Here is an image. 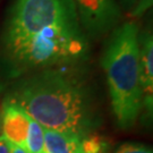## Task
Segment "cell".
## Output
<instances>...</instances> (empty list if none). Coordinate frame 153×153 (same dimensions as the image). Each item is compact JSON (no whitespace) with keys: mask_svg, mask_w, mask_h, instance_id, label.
<instances>
[{"mask_svg":"<svg viewBox=\"0 0 153 153\" xmlns=\"http://www.w3.org/2000/svg\"><path fill=\"white\" fill-rule=\"evenodd\" d=\"M24 150L27 153H45L44 150V127L34 119H30Z\"/></svg>","mask_w":153,"mask_h":153,"instance_id":"obj_9","label":"cell"},{"mask_svg":"<svg viewBox=\"0 0 153 153\" xmlns=\"http://www.w3.org/2000/svg\"><path fill=\"white\" fill-rule=\"evenodd\" d=\"M5 100L16 103L44 128L78 137L94 133L101 123L92 91L67 66L24 75Z\"/></svg>","mask_w":153,"mask_h":153,"instance_id":"obj_1","label":"cell"},{"mask_svg":"<svg viewBox=\"0 0 153 153\" xmlns=\"http://www.w3.org/2000/svg\"><path fill=\"white\" fill-rule=\"evenodd\" d=\"M108 142L102 136L91 133L81 138L78 153H107Z\"/></svg>","mask_w":153,"mask_h":153,"instance_id":"obj_10","label":"cell"},{"mask_svg":"<svg viewBox=\"0 0 153 153\" xmlns=\"http://www.w3.org/2000/svg\"><path fill=\"white\" fill-rule=\"evenodd\" d=\"M82 137L44 128L45 153H78Z\"/></svg>","mask_w":153,"mask_h":153,"instance_id":"obj_8","label":"cell"},{"mask_svg":"<svg viewBox=\"0 0 153 153\" xmlns=\"http://www.w3.org/2000/svg\"><path fill=\"white\" fill-rule=\"evenodd\" d=\"M0 153H10L9 143L2 136H0Z\"/></svg>","mask_w":153,"mask_h":153,"instance_id":"obj_14","label":"cell"},{"mask_svg":"<svg viewBox=\"0 0 153 153\" xmlns=\"http://www.w3.org/2000/svg\"><path fill=\"white\" fill-rule=\"evenodd\" d=\"M110 102L117 125L128 129L143 110L140 71V27L134 21L119 24L111 32L102 52Z\"/></svg>","mask_w":153,"mask_h":153,"instance_id":"obj_2","label":"cell"},{"mask_svg":"<svg viewBox=\"0 0 153 153\" xmlns=\"http://www.w3.org/2000/svg\"><path fill=\"white\" fill-rule=\"evenodd\" d=\"M6 71L10 77L56 66H68L85 58L88 41L79 24L52 26L27 38L1 44Z\"/></svg>","mask_w":153,"mask_h":153,"instance_id":"obj_3","label":"cell"},{"mask_svg":"<svg viewBox=\"0 0 153 153\" xmlns=\"http://www.w3.org/2000/svg\"><path fill=\"white\" fill-rule=\"evenodd\" d=\"M137 0H120V9L121 10L126 11L127 14H129L131 11V9L134 8V6L136 4Z\"/></svg>","mask_w":153,"mask_h":153,"instance_id":"obj_13","label":"cell"},{"mask_svg":"<svg viewBox=\"0 0 153 153\" xmlns=\"http://www.w3.org/2000/svg\"><path fill=\"white\" fill-rule=\"evenodd\" d=\"M114 153H153L152 148L140 143H124L116 149Z\"/></svg>","mask_w":153,"mask_h":153,"instance_id":"obj_11","label":"cell"},{"mask_svg":"<svg viewBox=\"0 0 153 153\" xmlns=\"http://www.w3.org/2000/svg\"><path fill=\"white\" fill-rule=\"evenodd\" d=\"M30 119L31 117L21 107L5 100L0 112L1 136L11 144L24 149Z\"/></svg>","mask_w":153,"mask_h":153,"instance_id":"obj_6","label":"cell"},{"mask_svg":"<svg viewBox=\"0 0 153 153\" xmlns=\"http://www.w3.org/2000/svg\"><path fill=\"white\" fill-rule=\"evenodd\" d=\"M0 136H1V127H0Z\"/></svg>","mask_w":153,"mask_h":153,"instance_id":"obj_16","label":"cell"},{"mask_svg":"<svg viewBox=\"0 0 153 153\" xmlns=\"http://www.w3.org/2000/svg\"><path fill=\"white\" fill-rule=\"evenodd\" d=\"M79 24L69 0H15L4 25L1 43L27 38L52 26Z\"/></svg>","mask_w":153,"mask_h":153,"instance_id":"obj_4","label":"cell"},{"mask_svg":"<svg viewBox=\"0 0 153 153\" xmlns=\"http://www.w3.org/2000/svg\"><path fill=\"white\" fill-rule=\"evenodd\" d=\"M140 71L143 108L151 117L153 108V35L151 28L140 33Z\"/></svg>","mask_w":153,"mask_h":153,"instance_id":"obj_7","label":"cell"},{"mask_svg":"<svg viewBox=\"0 0 153 153\" xmlns=\"http://www.w3.org/2000/svg\"><path fill=\"white\" fill-rule=\"evenodd\" d=\"M9 150H10V153H27L23 148L15 145V144H11V143H9Z\"/></svg>","mask_w":153,"mask_h":153,"instance_id":"obj_15","label":"cell"},{"mask_svg":"<svg viewBox=\"0 0 153 153\" xmlns=\"http://www.w3.org/2000/svg\"><path fill=\"white\" fill-rule=\"evenodd\" d=\"M152 4L153 0H137L134 8L131 9V11L128 15L131 17H136V18L143 16L152 7Z\"/></svg>","mask_w":153,"mask_h":153,"instance_id":"obj_12","label":"cell"},{"mask_svg":"<svg viewBox=\"0 0 153 153\" xmlns=\"http://www.w3.org/2000/svg\"><path fill=\"white\" fill-rule=\"evenodd\" d=\"M85 35L98 39L121 24V9L116 0H69Z\"/></svg>","mask_w":153,"mask_h":153,"instance_id":"obj_5","label":"cell"}]
</instances>
